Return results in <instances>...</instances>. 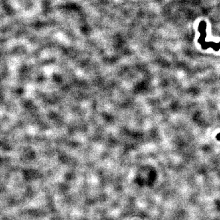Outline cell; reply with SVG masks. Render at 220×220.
<instances>
[{"label":"cell","mask_w":220,"mask_h":220,"mask_svg":"<svg viewBox=\"0 0 220 220\" xmlns=\"http://www.w3.org/2000/svg\"><path fill=\"white\" fill-rule=\"evenodd\" d=\"M216 138L218 141H220V133H219L218 134H217V135L216 136Z\"/></svg>","instance_id":"obj_1"}]
</instances>
